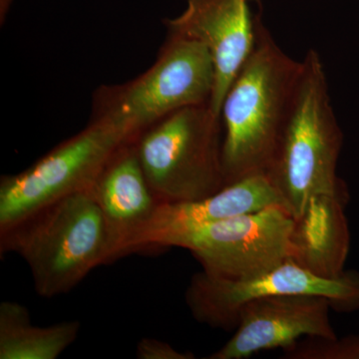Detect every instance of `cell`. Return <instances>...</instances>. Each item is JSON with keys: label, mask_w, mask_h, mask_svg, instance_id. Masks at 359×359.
Wrapping results in <instances>:
<instances>
[{"label": "cell", "mask_w": 359, "mask_h": 359, "mask_svg": "<svg viewBox=\"0 0 359 359\" xmlns=\"http://www.w3.org/2000/svg\"><path fill=\"white\" fill-rule=\"evenodd\" d=\"M255 42L222 105V159L226 185L266 173L289 117L302 70L259 18Z\"/></svg>", "instance_id": "6da1fadb"}, {"label": "cell", "mask_w": 359, "mask_h": 359, "mask_svg": "<svg viewBox=\"0 0 359 359\" xmlns=\"http://www.w3.org/2000/svg\"><path fill=\"white\" fill-rule=\"evenodd\" d=\"M342 143L325 66L320 54L311 49L302 60L289 117L266 172L294 219L314 197L349 200L348 188L337 173Z\"/></svg>", "instance_id": "7a4b0ae2"}, {"label": "cell", "mask_w": 359, "mask_h": 359, "mask_svg": "<svg viewBox=\"0 0 359 359\" xmlns=\"http://www.w3.org/2000/svg\"><path fill=\"white\" fill-rule=\"evenodd\" d=\"M1 255L14 252L32 271L35 292L67 294L100 264L110 262L102 212L90 190L71 194L0 231Z\"/></svg>", "instance_id": "3957f363"}, {"label": "cell", "mask_w": 359, "mask_h": 359, "mask_svg": "<svg viewBox=\"0 0 359 359\" xmlns=\"http://www.w3.org/2000/svg\"><path fill=\"white\" fill-rule=\"evenodd\" d=\"M221 122L209 104H203L167 116L135 139L159 204L205 199L226 186Z\"/></svg>", "instance_id": "277c9868"}, {"label": "cell", "mask_w": 359, "mask_h": 359, "mask_svg": "<svg viewBox=\"0 0 359 359\" xmlns=\"http://www.w3.org/2000/svg\"><path fill=\"white\" fill-rule=\"evenodd\" d=\"M134 141L106 116L63 142L32 167L0 182V231L71 194L88 191L111 158Z\"/></svg>", "instance_id": "5b68a950"}, {"label": "cell", "mask_w": 359, "mask_h": 359, "mask_svg": "<svg viewBox=\"0 0 359 359\" xmlns=\"http://www.w3.org/2000/svg\"><path fill=\"white\" fill-rule=\"evenodd\" d=\"M215 77L214 59L204 44L170 35L157 62L118 90L102 116L120 125L135 140L177 111L209 104Z\"/></svg>", "instance_id": "8992f818"}, {"label": "cell", "mask_w": 359, "mask_h": 359, "mask_svg": "<svg viewBox=\"0 0 359 359\" xmlns=\"http://www.w3.org/2000/svg\"><path fill=\"white\" fill-rule=\"evenodd\" d=\"M280 294L325 297L335 311L351 313L359 309V271L323 278L292 259L245 280L216 278L202 271L191 278L185 299L196 320L231 332L237 327L241 311L248 302Z\"/></svg>", "instance_id": "52a82bcc"}, {"label": "cell", "mask_w": 359, "mask_h": 359, "mask_svg": "<svg viewBox=\"0 0 359 359\" xmlns=\"http://www.w3.org/2000/svg\"><path fill=\"white\" fill-rule=\"evenodd\" d=\"M294 218L280 205L223 219L189 233L176 248L188 250L208 275L245 280L290 259Z\"/></svg>", "instance_id": "ba28073f"}, {"label": "cell", "mask_w": 359, "mask_h": 359, "mask_svg": "<svg viewBox=\"0 0 359 359\" xmlns=\"http://www.w3.org/2000/svg\"><path fill=\"white\" fill-rule=\"evenodd\" d=\"M328 299L306 294H280L248 302L235 334L208 359H245L259 351L289 348L302 337H337Z\"/></svg>", "instance_id": "9c48e42d"}, {"label": "cell", "mask_w": 359, "mask_h": 359, "mask_svg": "<svg viewBox=\"0 0 359 359\" xmlns=\"http://www.w3.org/2000/svg\"><path fill=\"white\" fill-rule=\"evenodd\" d=\"M275 205L283 208L266 173L238 180L205 199L159 204L123 245L121 257L148 248L176 247L181 238L205 226Z\"/></svg>", "instance_id": "30bf717a"}, {"label": "cell", "mask_w": 359, "mask_h": 359, "mask_svg": "<svg viewBox=\"0 0 359 359\" xmlns=\"http://www.w3.org/2000/svg\"><path fill=\"white\" fill-rule=\"evenodd\" d=\"M167 27L170 35L197 40L209 49L216 72L209 106L221 117L224 97L254 46L247 0H188L185 11L167 20Z\"/></svg>", "instance_id": "8fae6325"}, {"label": "cell", "mask_w": 359, "mask_h": 359, "mask_svg": "<svg viewBox=\"0 0 359 359\" xmlns=\"http://www.w3.org/2000/svg\"><path fill=\"white\" fill-rule=\"evenodd\" d=\"M90 192L105 219L113 261L121 257L123 245L147 223L159 205L139 162L134 141L115 153Z\"/></svg>", "instance_id": "7c38bea8"}, {"label": "cell", "mask_w": 359, "mask_h": 359, "mask_svg": "<svg viewBox=\"0 0 359 359\" xmlns=\"http://www.w3.org/2000/svg\"><path fill=\"white\" fill-rule=\"evenodd\" d=\"M349 200L318 196L294 219L290 259L316 275L337 278L344 273L351 231L346 216Z\"/></svg>", "instance_id": "4fadbf2b"}, {"label": "cell", "mask_w": 359, "mask_h": 359, "mask_svg": "<svg viewBox=\"0 0 359 359\" xmlns=\"http://www.w3.org/2000/svg\"><path fill=\"white\" fill-rule=\"evenodd\" d=\"M79 321L34 327L18 302L0 304V359H55L77 339Z\"/></svg>", "instance_id": "5bb4252c"}, {"label": "cell", "mask_w": 359, "mask_h": 359, "mask_svg": "<svg viewBox=\"0 0 359 359\" xmlns=\"http://www.w3.org/2000/svg\"><path fill=\"white\" fill-rule=\"evenodd\" d=\"M285 359H359V335L327 339L304 337L283 349Z\"/></svg>", "instance_id": "9a60e30c"}, {"label": "cell", "mask_w": 359, "mask_h": 359, "mask_svg": "<svg viewBox=\"0 0 359 359\" xmlns=\"http://www.w3.org/2000/svg\"><path fill=\"white\" fill-rule=\"evenodd\" d=\"M137 358L140 359H195V354L177 351L165 341L142 339L137 346Z\"/></svg>", "instance_id": "2e32d148"}]
</instances>
